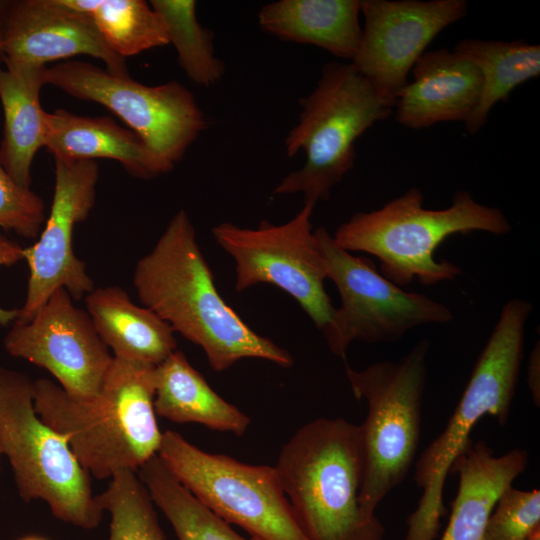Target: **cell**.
<instances>
[{
  "label": "cell",
  "instance_id": "obj_1",
  "mask_svg": "<svg viewBox=\"0 0 540 540\" xmlns=\"http://www.w3.org/2000/svg\"><path fill=\"white\" fill-rule=\"evenodd\" d=\"M133 285L144 307L201 347L216 372L244 358L286 368L294 363L288 350L252 330L220 296L183 209L172 217L152 250L138 260Z\"/></svg>",
  "mask_w": 540,
  "mask_h": 540
},
{
  "label": "cell",
  "instance_id": "obj_2",
  "mask_svg": "<svg viewBox=\"0 0 540 540\" xmlns=\"http://www.w3.org/2000/svg\"><path fill=\"white\" fill-rule=\"evenodd\" d=\"M155 367L113 357L98 394L70 397L53 381H34V408L98 480L137 472L157 455L163 432L154 410Z\"/></svg>",
  "mask_w": 540,
  "mask_h": 540
},
{
  "label": "cell",
  "instance_id": "obj_3",
  "mask_svg": "<svg viewBox=\"0 0 540 540\" xmlns=\"http://www.w3.org/2000/svg\"><path fill=\"white\" fill-rule=\"evenodd\" d=\"M423 201L421 190L412 187L379 209L353 214L338 226L333 240L348 252L375 256L380 273L402 288L415 279L432 286L463 273L458 265L434 257L450 236L474 231L505 235L512 230L502 210L477 202L465 190L457 191L444 209H427Z\"/></svg>",
  "mask_w": 540,
  "mask_h": 540
},
{
  "label": "cell",
  "instance_id": "obj_4",
  "mask_svg": "<svg viewBox=\"0 0 540 540\" xmlns=\"http://www.w3.org/2000/svg\"><path fill=\"white\" fill-rule=\"evenodd\" d=\"M307 540H383L385 528L359 502L360 428L343 418L300 427L274 466Z\"/></svg>",
  "mask_w": 540,
  "mask_h": 540
},
{
  "label": "cell",
  "instance_id": "obj_5",
  "mask_svg": "<svg viewBox=\"0 0 540 540\" xmlns=\"http://www.w3.org/2000/svg\"><path fill=\"white\" fill-rule=\"evenodd\" d=\"M532 310L528 300L514 298L506 302L446 427L416 461L414 481L422 494L407 519L405 540L436 539L446 514L443 491L447 475L455 459L471 443L474 426L484 416H492L500 425L506 423L523 359L525 326Z\"/></svg>",
  "mask_w": 540,
  "mask_h": 540
},
{
  "label": "cell",
  "instance_id": "obj_6",
  "mask_svg": "<svg viewBox=\"0 0 540 540\" xmlns=\"http://www.w3.org/2000/svg\"><path fill=\"white\" fill-rule=\"evenodd\" d=\"M301 112L284 140L287 156L303 150L304 165L286 175L274 193H300L315 207L353 168L356 140L376 122L386 119L388 107L373 86L351 63L330 62L310 94L299 100Z\"/></svg>",
  "mask_w": 540,
  "mask_h": 540
},
{
  "label": "cell",
  "instance_id": "obj_7",
  "mask_svg": "<svg viewBox=\"0 0 540 540\" xmlns=\"http://www.w3.org/2000/svg\"><path fill=\"white\" fill-rule=\"evenodd\" d=\"M429 348L430 341L421 340L398 361L376 362L362 370L345 365L355 398L368 406L359 425L363 457L359 502L368 514H375L380 502L403 482L415 460Z\"/></svg>",
  "mask_w": 540,
  "mask_h": 540
},
{
  "label": "cell",
  "instance_id": "obj_8",
  "mask_svg": "<svg viewBox=\"0 0 540 540\" xmlns=\"http://www.w3.org/2000/svg\"><path fill=\"white\" fill-rule=\"evenodd\" d=\"M0 448L12 467L19 496L43 500L59 520L96 528L103 510L90 475L65 439L34 408V381L0 367Z\"/></svg>",
  "mask_w": 540,
  "mask_h": 540
},
{
  "label": "cell",
  "instance_id": "obj_9",
  "mask_svg": "<svg viewBox=\"0 0 540 540\" xmlns=\"http://www.w3.org/2000/svg\"><path fill=\"white\" fill-rule=\"evenodd\" d=\"M157 455L198 501L252 540H307L274 466L203 451L173 430L163 432Z\"/></svg>",
  "mask_w": 540,
  "mask_h": 540
},
{
  "label": "cell",
  "instance_id": "obj_10",
  "mask_svg": "<svg viewBox=\"0 0 540 540\" xmlns=\"http://www.w3.org/2000/svg\"><path fill=\"white\" fill-rule=\"evenodd\" d=\"M341 304L321 331L330 351L345 358L353 341L397 342L411 329L453 320L451 310L424 294L407 292L384 277L366 257L340 248L324 227L314 230Z\"/></svg>",
  "mask_w": 540,
  "mask_h": 540
},
{
  "label": "cell",
  "instance_id": "obj_11",
  "mask_svg": "<svg viewBox=\"0 0 540 540\" xmlns=\"http://www.w3.org/2000/svg\"><path fill=\"white\" fill-rule=\"evenodd\" d=\"M46 85L103 105L121 118L172 170L207 128L194 95L181 83L148 86L95 64L68 60L45 71Z\"/></svg>",
  "mask_w": 540,
  "mask_h": 540
},
{
  "label": "cell",
  "instance_id": "obj_12",
  "mask_svg": "<svg viewBox=\"0 0 540 540\" xmlns=\"http://www.w3.org/2000/svg\"><path fill=\"white\" fill-rule=\"evenodd\" d=\"M314 206L304 204L288 222L262 221L257 228L230 222L212 228L217 244L235 264V290L265 283L292 296L322 331L335 307L324 288L327 269L312 230Z\"/></svg>",
  "mask_w": 540,
  "mask_h": 540
},
{
  "label": "cell",
  "instance_id": "obj_13",
  "mask_svg": "<svg viewBox=\"0 0 540 540\" xmlns=\"http://www.w3.org/2000/svg\"><path fill=\"white\" fill-rule=\"evenodd\" d=\"M467 9L465 0H360L364 27L351 64L393 109L427 46Z\"/></svg>",
  "mask_w": 540,
  "mask_h": 540
},
{
  "label": "cell",
  "instance_id": "obj_14",
  "mask_svg": "<svg viewBox=\"0 0 540 540\" xmlns=\"http://www.w3.org/2000/svg\"><path fill=\"white\" fill-rule=\"evenodd\" d=\"M3 344L11 356L46 369L77 400L98 394L113 361L89 314L62 287L30 321L15 320Z\"/></svg>",
  "mask_w": 540,
  "mask_h": 540
},
{
  "label": "cell",
  "instance_id": "obj_15",
  "mask_svg": "<svg viewBox=\"0 0 540 540\" xmlns=\"http://www.w3.org/2000/svg\"><path fill=\"white\" fill-rule=\"evenodd\" d=\"M99 168L94 160L55 159V186L49 216L38 240L24 248L29 267L25 301L16 321L28 322L58 288L75 299L94 289L86 264L72 247L76 224L88 217L96 198Z\"/></svg>",
  "mask_w": 540,
  "mask_h": 540
},
{
  "label": "cell",
  "instance_id": "obj_16",
  "mask_svg": "<svg viewBox=\"0 0 540 540\" xmlns=\"http://www.w3.org/2000/svg\"><path fill=\"white\" fill-rule=\"evenodd\" d=\"M3 64L46 67L52 61L88 55L114 74L128 75L85 13L63 0H10L0 41Z\"/></svg>",
  "mask_w": 540,
  "mask_h": 540
},
{
  "label": "cell",
  "instance_id": "obj_17",
  "mask_svg": "<svg viewBox=\"0 0 540 540\" xmlns=\"http://www.w3.org/2000/svg\"><path fill=\"white\" fill-rule=\"evenodd\" d=\"M411 72L413 80L398 93L394 106L400 125L423 129L439 122L465 123L477 108L482 75L458 52H424Z\"/></svg>",
  "mask_w": 540,
  "mask_h": 540
},
{
  "label": "cell",
  "instance_id": "obj_18",
  "mask_svg": "<svg viewBox=\"0 0 540 540\" xmlns=\"http://www.w3.org/2000/svg\"><path fill=\"white\" fill-rule=\"evenodd\" d=\"M45 148L54 160L96 158L119 162L132 176L149 180L171 170L131 129L107 116H81L64 109L45 114Z\"/></svg>",
  "mask_w": 540,
  "mask_h": 540
},
{
  "label": "cell",
  "instance_id": "obj_19",
  "mask_svg": "<svg viewBox=\"0 0 540 540\" xmlns=\"http://www.w3.org/2000/svg\"><path fill=\"white\" fill-rule=\"evenodd\" d=\"M528 462L524 449L495 456L484 441L471 442L450 470L458 473L459 485L441 540H484L498 498L526 470Z\"/></svg>",
  "mask_w": 540,
  "mask_h": 540
},
{
  "label": "cell",
  "instance_id": "obj_20",
  "mask_svg": "<svg viewBox=\"0 0 540 540\" xmlns=\"http://www.w3.org/2000/svg\"><path fill=\"white\" fill-rule=\"evenodd\" d=\"M85 304L113 357L157 366L177 350L171 326L150 309L133 303L121 287L93 289L85 296Z\"/></svg>",
  "mask_w": 540,
  "mask_h": 540
},
{
  "label": "cell",
  "instance_id": "obj_21",
  "mask_svg": "<svg viewBox=\"0 0 540 540\" xmlns=\"http://www.w3.org/2000/svg\"><path fill=\"white\" fill-rule=\"evenodd\" d=\"M359 14L360 0H278L262 6L258 23L281 40L352 60L362 33Z\"/></svg>",
  "mask_w": 540,
  "mask_h": 540
},
{
  "label": "cell",
  "instance_id": "obj_22",
  "mask_svg": "<svg viewBox=\"0 0 540 540\" xmlns=\"http://www.w3.org/2000/svg\"><path fill=\"white\" fill-rule=\"evenodd\" d=\"M0 66V101L4 114L0 161L19 185L30 188L31 165L45 146V114L40 91L46 85L47 67Z\"/></svg>",
  "mask_w": 540,
  "mask_h": 540
},
{
  "label": "cell",
  "instance_id": "obj_23",
  "mask_svg": "<svg viewBox=\"0 0 540 540\" xmlns=\"http://www.w3.org/2000/svg\"><path fill=\"white\" fill-rule=\"evenodd\" d=\"M154 410L176 423H197L236 436L250 425V418L217 394L179 350L155 367Z\"/></svg>",
  "mask_w": 540,
  "mask_h": 540
},
{
  "label": "cell",
  "instance_id": "obj_24",
  "mask_svg": "<svg viewBox=\"0 0 540 540\" xmlns=\"http://www.w3.org/2000/svg\"><path fill=\"white\" fill-rule=\"evenodd\" d=\"M472 62L482 75L477 108L464 123L468 134L478 133L499 101H507L511 92L540 74V46L523 40L498 41L463 39L454 49Z\"/></svg>",
  "mask_w": 540,
  "mask_h": 540
},
{
  "label": "cell",
  "instance_id": "obj_25",
  "mask_svg": "<svg viewBox=\"0 0 540 540\" xmlns=\"http://www.w3.org/2000/svg\"><path fill=\"white\" fill-rule=\"evenodd\" d=\"M137 475L172 525L178 540H252L239 535L229 523L198 501L158 455L145 462Z\"/></svg>",
  "mask_w": 540,
  "mask_h": 540
},
{
  "label": "cell",
  "instance_id": "obj_26",
  "mask_svg": "<svg viewBox=\"0 0 540 540\" xmlns=\"http://www.w3.org/2000/svg\"><path fill=\"white\" fill-rule=\"evenodd\" d=\"M90 17L108 47L122 58L168 45L165 24L143 0H63Z\"/></svg>",
  "mask_w": 540,
  "mask_h": 540
},
{
  "label": "cell",
  "instance_id": "obj_27",
  "mask_svg": "<svg viewBox=\"0 0 540 540\" xmlns=\"http://www.w3.org/2000/svg\"><path fill=\"white\" fill-rule=\"evenodd\" d=\"M163 20L168 42L177 52V61L195 84L210 87L224 76L225 64L215 55L214 33L200 24L193 0H151Z\"/></svg>",
  "mask_w": 540,
  "mask_h": 540
},
{
  "label": "cell",
  "instance_id": "obj_28",
  "mask_svg": "<svg viewBox=\"0 0 540 540\" xmlns=\"http://www.w3.org/2000/svg\"><path fill=\"white\" fill-rule=\"evenodd\" d=\"M96 499L101 509L111 515L108 540H167L157 520L154 502L137 472L115 473Z\"/></svg>",
  "mask_w": 540,
  "mask_h": 540
},
{
  "label": "cell",
  "instance_id": "obj_29",
  "mask_svg": "<svg viewBox=\"0 0 540 540\" xmlns=\"http://www.w3.org/2000/svg\"><path fill=\"white\" fill-rule=\"evenodd\" d=\"M540 528V491L507 487L489 517L484 540H527Z\"/></svg>",
  "mask_w": 540,
  "mask_h": 540
},
{
  "label": "cell",
  "instance_id": "obj_30",
  "mask_svg": "<svg viewBox=\"0 0 540 540\" xmlns=\"http://www.w3.org/2000/svg\"><path fill=\"white\" fill-rule=\"evenodd\" d=\"M45 212L42 198L16 183L0 161V227L32 239L42 230Z\"/></svg>",
  "mask_w": 540,
  "mask_h": 540
},
{
  "label": "cell",
  "instance_id": "obj_31",
  "mask_svg": "<svg viewBox=\"0 0 540 540\" xmlns=\"http://www.w3.org/2000/svg\"><path fill=\"white\" fill-rule=\"evenodd\" d=\"M24 260V248L16 241L0 234V266H10ZM18 315V309H5L0 307V325L13 323Z\"/></svg>",
  "mask_w": 540,
  "mask_h": 540
},
{
  "label": "cell",
  "instance_id": "obj_32",
  "mask_svg": "<svg viewBox=\"0 0 540 540\" xmlns=\"http://www.w3.org/2000/svg\"><path fill=\"white\" fill-rule=\"evenodd\" d=\"M527 385L536 407L540 406V343H535L528 359Z\"/></svg>",
  "mask_w": 540,
  "mask_h": 540
},
{
  "label": "cell",
  "instance_id": "obj_33",
  "mask_svg": "<svg viewBox=\"0 0 540 540\" xmlns=\"http://www.w3.org/2000/svg\"><path fill=\"white\" fill-rule=\"evenodd\" d=\"M9 5H10V0H0V41H1V36L3 33L5 18H6ZM3 62H4V57L0 52V66Z\"/></svg>",
  "mask_w": 540,
  "mask_h": 540
},
{
  "label": "cell",
  "instance_id": "obj_34",
  "mask_svg": "<svg viewBox=\"0 0 540 540\" xmlns=\"http://www.w3.org/2000/svg\"><path fill=\"white\" fill-rule=\"evenodd\" d=\"M19 540H47V539L38 535H29V536L22 537Z\"/></svg>",
  "mask_w": 540,
  "mask_h": 540
},
{
  "label": "cell",
  "instance_id": "obj_35",
  "mask_svg": "<svg viewBox=\"0 0 540 540\" xmlns=\"http://www.w3.org/2000/svg\"><path fill=\"white\" fill-rule=\"evenodd\" d=\"M527 540H540V528L537 529Z\"/></svg>",
  "mask_w": 540,
  "mask_h": 540
},
{
  "label": "cell",
  "instance_id": "obj_36",
  "mask_svg": "<svg viewBox=\"0 0 540 540\" xmlns=\"http://www.w3.org/2000/svg\"><path fill=\"white\" fill-rule=\"evenodd\" d=\"M2 454L1 448H0V455Z\"/></svg>",
  "mask_w": 540,
  "mask_h": 540
}]
</instances>
